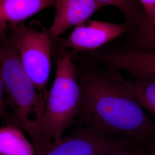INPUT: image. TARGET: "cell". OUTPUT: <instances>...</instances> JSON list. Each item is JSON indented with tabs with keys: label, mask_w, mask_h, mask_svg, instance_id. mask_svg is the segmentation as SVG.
Here are the masks:
<instances>
[{
	"label": "cell",
	"mask_w": 155,
	"mask_h": 155,
	"mask_svg": "<svg viewBox=\"0 0 155 155\" xmlns=\"http://www.w3.org/2000/svg\"><path fill=\"white\" fill-rule=\"evenodd\" d=\"M108 155H145L141 150L137 147L125 149V150H120L113 152Z\"/></svg>",
	"instance_id": "15"
},
{
	"label": "cell",
	"mask_w": 155,
	"mask_h": 155,
	"mask_svg": "<svg viewBox=\"0 0 155 155\" xmlns=\"http://www.w3.org/2000/svg\"><path fill=\"white\" fill-rule=\"evenodd\" d=\"M0 70L6 94V104L13 121L26 131L34 144L45 113L46 100L39 93L24 70L10 35L0 39Z\"/></svg>",
	"instance_id": "3"
},
{
	"label": "cell",
	"mask_w": 155,
	"mask_h": 155,
	"mask_svg": "<svg viewBox=\"0 0 155 155\" xmlns=\"http://www.w3.org/2000/svg\"><path fill=\"white\" fill-rule=\"evenodd\" d=\"M5 94V90L0 70V120L5 122V124H14L11 114L8 110V107L6 104Z\"/></svg>",
	"instance_id": "13"
},
{
	"label": "cell",
	"mask_w": 155,
	"mask_h": 155,
	"mask_svg": "<svg viewBox=\"0 0 155 155\" xmlns=\"http://www.w3.org/2000/svg\"><path fill=\"white\" fill-rule=\"evenodd\" d=\"M79 84L81 104L75 123L129 138L155 151V125L125 79L89 73L82 75Z\"/></svg>",
	"instance_id": "1"
},
{
	"label": "cell",
	"mask_w": 155,
	"mask_h": 155,
	"mask_svg": "<svg viewBox=\"0 0 155 155\" xmlns=\"http://www.w3.org/2000/svg\"><path fill=\"white\" fill-rule=\"evenodd\" d=\"M138 144L125 137L114 136L94 127H77L70 135L63 137L45 155H108Z\"/></svg>",
	"instance_id": "5"
},
{
	"label": "cell",
	"mask_w": 155,
	"mask_h": 155,
	"mask_svg": "<svg viewBox=\"0 0 155 155\" xmlns=\"http://www.w3.org/2000/svg\"><path fill=\"white\" fill-rule=\"evenodd\" d=\"M22 130L15 124L0 127V155H38Z\"/></svg>",
	"instance_id": "10"
},
{
	"label": "cell",
	"mask_w": 155,
	"mask_h": 155,
	"mask_svg": "<svg viewBox=\"0 0 155 155\" xmlns=\"http://www.w3.org/2000/svg\"><path fill=\"white\" fill-rule=\"evenodd\" d=\"M125 83L141 106L155 116V77H137L133 82L125 80Z\"/></svg>",
	"instance_id": "11"
},
{
	"label": "cell",
	"mask_w": 155,
	"mask_h": 155,
	"mask_svg": "<svg viewBox=\"0 0 155 155\" xmlns=\"http://www.w3.org/2000/svg\"><path fill=\"white\" fill-rule=\"evenodd\" d=\"M24 70L45 100L51 68V39L48 31L36 29L23 24L9 29Z\"/></svg>",
	"instance_id": "4"
},
{
	"label": "cell",
	"mask_w": 155,
	"mask_h": 155,
	"mask_svg": "<svg viewBox=\"0 0 155 155\" xmlns=\"http://www.w3.org/2000/svg\"><path fill=\"white\" fill-rule=\"evenodd\" d=\"M155 155V151H153L152 152H150V155Z\"/></svg>",
	"instance_id": "16"
},
{
	"label": "cell",
	"mask_w": 155,
	"mask_h": 155,
	"mask_svg": "<svg viewBox=\"0 0 155 155\" xmlns=\"http://www.w3.org/2000/svg\"><path fill=\"white\" fill-rule=\"evenodd\" d=\"M139 2L143 10L142 20L150 24H155V0H141Z\"/></svg>",
	"instance_id": "14"
},
{
	"label": "cell",
	"mask_w": 155,
	"mask_h": 155,
	"mask_svg": "<svg viewBox=\"0 0 155 155\" xmlns=\"http://www.w3.org/2000/svg\"><path fill=\"white\" fill-rule=\"evenodd\" d=\"M95 58L107 67L125 70L136 78L155 77V52L114 51L99 54Z\"/></svg>",
	"instance_id": "8"
},
{
	"label": "cell",
	"mask_w": 155,
	"mask_h": 155,
	"mask_svg": "<svg viewBox=\"0 0 155 155\" xmlns=\"http://www.w3.org/2000/svg\"><path fill=\"white\" fill-rule=\"evenodd\" d=\"M107 6V0H56L54 21L48 30L51 40L58 39L72 27L87 21L95 12Z\"/></svg>",
	"instance_id": "7"
},
{
	"label": "cell",
	"mask_w": 155,
	"mask_h": 155,
	"mask_svg": "<svg viewBox=\"0 0 155 155\" xmlns=\"http://www.w3.org/2000/svg\"><path fill=\"white\" fill-rule=\"evenodd\" d=\"M53 0H0V39L8 31L45 9L54 5Z\"/></svg>",
	"instance_id": "9"
},
{
	"label": "cell",
	"mask_w": 155,
	"mask_h": 155,
	"mask_svg": "<svg viewBox=\"0 0 155 155\" xmlns=\"http://www.w3.org/2000/svg\"><path fill=\"white\" fill-rule=\"evenodd\" d=\"M137 33L135 43L138 48L144 52H155V24L144 21L142 18L136 25Z\"/></svg>",
	"instance_id": "12"
},
{
	"label": "cell",
	"mask_w": 155,
	"mask_h": 155,
	"mask_svg": "<svg viewBox=\"0 0 155 155\" xmlns=\"http://www.w3.org/2000/svg\"><path fill=\"white\" fill-rule=\"evenodd\" d=\"M56 74L46 100L45 113L33 144L38 155H45L75 123L81 104L77 70L71 57L62 52L56 61Z\"/></svg>",
	"instance_id": "2"
},
{
	"label": "cell",
	"mask_w": 155,
	"mask_h": 155,
	"mask_svg": "<svg viewBox=\"0 0 155 155\" xmlns=\"http://www.w3.org/2000/svg\"><path fill=\"white\" fill-rule=\"evenodd\" d=\"M125 24L87 20L76 27L61 42L64 48L75 51L97 49L124 33Z\"/></svg>",
	"instance_id": "6"
}]
</instances>
